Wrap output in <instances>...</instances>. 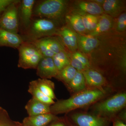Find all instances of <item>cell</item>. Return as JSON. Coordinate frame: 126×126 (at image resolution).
Returning <instances> with one entry per match:
<instances>
[{"label":"cell","mask_w":126,"mask_h":126,"mask_svg":"<svg viewBox=\"0 0 126 126\" xmlns=\"http://www.w3.org/2000/svg\"><path fill=\"white\" fill-rule=\"evenodd\" d=\"M104 93L101 90H87L80 92L67 99L59 100L50 106V113L54 115L69 112L90 105L101 98Z\"/></svg>","instance_id":"1"},{"label":"cell","mask_w":126,"mask_h":126,"mask_svg":"<svg viewBox=\"0 0 126 126\" xmlns=\"http://www.w3.org/2000/svg\"><path fill=\"white\" fill-rule=\"evenodd\" d=\"M68 2L65 0H36L33 18H46L58 23L65 15Z\"/></svg>","instance_id":"2"},{"label":"cell","mask_w":126,"mask_h":126,"mask_svg":"<svg viewBox=\"0 0 126 126\" xmlns=\"http://www.w3.org/2000/svg\"><path fill=\"white\" fill-rule=\"evenodd\" d=\"M60 28L58 22L40 18H33L29 27L24 34L20 35L23 41L31 42L56 35Z\"/></svg>","instance_id":"3"},{"label":"cell","mask_w":126,"mask_h":126,"mask_svg":"<svg viewBox=\"0 0 126 126\" xmlns=\"http://www.w3.org/2000/svg\"><path fill=\"white\" fill-rule=\"evenodd\" d=\"M19 53L18 67L24 69H36L43 56L33 44L23 41L18 49Z\"/></svg>","instance_id":"4"},{"label":"cell","mask_w":126,"mask_h":126,"mask_svg":"<svg viewBox=\"0 0 126 126\" xmlns=\"http://www.w3.org/2000/svg\"><path fill=\"white\" fill-rule=\"evenodd\" d=\"M20 0H14L0 16V28L14 33L19 34L18 7Z\"/></svg>","instance_id":"5"},{"label":"cell","mask_w":126,"mask_h":126,"mask_svg":"<svg viewBox=\"0 0 126 126\" xmlns=\"http://www.w3.org/2000/svg\"><path fill=\"white\" fill-rule=\"evenodd\" d=\"M35 0H20L18 7L19 34H24L33 18V12Z\"/></svg>","instance_id":"6"},{"label":"cell","mask_w":126,"mask_h":126,"mask_svg":"<svg viewBox=\"0 0 126 126\" xmlns=\"http://www.w3.org/2000/svg\"><path fill=\"white\" fill-rule=\"evenodd\" d=\"M126 104V94L121 93L98 104L96 106L95 110L102 114H110L121 110Z\"/></svg>","instance_id":"7"},{"label":"cell","mask_w":126,"mask_h":126,"mask_svg":"<svg viewBox=\"0 0 126 126\" xmlns=\"http://www.w3.org/2000/svg\"><path fill=\"white\" fill-rule=\"evenodd\" d=\"M36 74L41 79H51L56 78L59 71L55 65L52 58L43 57L36 68Z\"/></svg>","instance_id":"8"},{"label":"cell","mask_w":126,"mask_h":126,"mask_svg":"<svg viewBox=\"0 0 126 126\" xmlns=\"http://www.w3.org/2000/svg\"><path fill=\"white\" fill-rule=\"evenodd\" d=\"M56 35L61 40L64 45L70 50L75 51L78 48V35L67 26L60 28Z\"/></svg>","instance_id":"9"},{"label":"cell","mask_w":126,"mask_h":126,"mask_svg":"<svg viewBox=\"0 0 126 126\" xmlns=\"http://www.w3.org/2000/svg\"><path fill=\"white\" fill-rule=\"evenodd\" d=\"M51 105L44 103L32 97L25 107L29 116L50 113Z\"/></svg>","instance_id":"10"},{"label":"cell","mask_w":126,"mask_h":126,"mask_svg":"<svg viewBox=\"0 0 126 126\" xmlns=\"http://www.w3.org/2000/svg\"><path fill=\"white\" fill-rule=\"evenodd\" d=\"M23 42L19 34L11 33L0 28V47L6 46L18 49Z\"/></svg>","instance_id":"11"},{"label":"cell","mask_w":126,"mask_h":126,"mask_svg":"<svg viewBox=\"0 0 126 126\" xmlns=\"http://www.w3.org/2000/svg\"><path fill=\"white\" fill-rule=\"evenodd\" d=\"M72 118L78 126H105L106 125L103 118L88 114H75Z\"/></svg>","instance_id":"12"},{"label":"cell","mask_w":126,"mask_h":126,"mask_svg":"<svg viewBox=\"0 0 126 126\" xmlns=\"http://www.w3.org/2000/svg\"><path fill=\"white\" fill-rule=\"evenodd\" d=\"M57 119L55 115L52 113L28 116L23 119L22 123L29 126H46Z\"/></svg>","instance_id":"13"},{"label":"cell","mask_w":126,"mask_h":126,"mask_svg":"<svg viewBox=\"0 0 126 126\" xmlns=\"http://www.w3.org/2000/svg\"><path fill=\"white\" fill-rule=\"evenodd\" d=\"M102 7L104 12L111 17H117L125 10V4L120 0H105Z\"/></svg>","instance_id":"14"},{"label":"cell","mask_w":126,"mask_h":126,"mask_svg":"<svg viewBox=\"0 0 126 126\" xmlns=\"http://www.w3.org/2000/svg\"><path fill=\"white\" fill-rule=\"evenodd\" d=\"M75 7L77 10L84 14L98 16L104 13L101 6L92 1H79L75 4Z\"/></svg>","instance_id":"15"},{"label":"cell","mask_w":126,"mask_h":126,"mask_svg":"<svg viewBox=\"0 0 126 126\" xmlns=\"http://www.w3.org/2000/svg\"><path fill=\"white\" fill-rule=\"evenodd\" d=\"M78 35V46L81 51L88 53L95 48L98 44V40L90 35Z\"/></svg>","instance_id":"16"},{"label":"cell","mask_w":126,"mask_h":126,"mask_svg":"<svg viewBox=\"0 0 126 126\" xmlns=\"http://www.w3.org/2000/svg\"><path fill=\"white\" fill-rule=\"evenodd\" d=\"M112 17L106 14L99 16L96 26L89 35L93 36L98 35L110 30L112 26Z\"/></svg>","instance_id":"17"},{"label":"cell","mask_w":126,"mask_h":126,"mask_svg":"<svg viewBox=\"0 0 126 126\" xmlns=\"http://www.w3.org/2000/svg\"><path fill=\"white\" fill-rule=\"evenodd\" d=\"M82 72L86 82L89 86H99L104 83L105 79L103 76L95 70L88 69Z\"/></svg>","instance_id":"18"},{"label":"cell","mask_w":126,"mask_h":126,"mask_svg":"<svg viewBox=\"0 0 126 126\" xmlns=\"http://www.w3.org/2000/svg\"><path fill=\"white\" fill-rule=\"evenodd\" d=\"M34 81L38 88L46 96L53 99L56 98L54 92V83L52 81L47 79L41 78Z\"/></svg>","instance_id":"19"},{"label":"cell","mask_w":126,"mask_h":126,"mask_svg":"<svg viewBox=\"0 0 126 126\" xmlns=\"http://www.w3.org/2000/svg\"><path fill=\"white\" fill-rule=\"evenodd\" d=\"M66 20L74 30L79 33L83 34L87 32L83 21L82 16L79 14L68 15Z\"/></svg>","instance_id":"20"},{"label":"cell","mask_w":126,"mask_h":126,"mask_svg":"<svg viewBox=\"0 0 126 126\" xmlns=\"http://www.w3.org/2000/svg\"><path fill=\"white\" fill-rule=\"evenodd\" d=\"M28 92L32 95V97L44 103L52 105L55 103L53 99L46 96L38 88L34 81H32L30 83Z\"/></svg>","instance_id":"21"},{"label":"cell","mask_w":126,"mask_h":126,"mask_svg":"<svg viewBox=\"0 0 126 126\" xmlns=\"http://www.w3.org/2000/svg\"><path fill=\"white\" fill-rule=\"evenodd\" d=\"M45 43L50 50L55 54L65 50V48L60 39L50 36L40 39Z\"/></svg>","instance_id":"22"},{"label":"cell","mask_w":126,"mask_h":126,"mask_svg":"<svg viewBox=\"0 0 126 126\" xmlns=\"http://www.w3.org/2000/svg\"><path fill=\"white\" fill-rule=\"evenodd\" d=\"M52 59L55 65L59 72L66 66L70 64V57L65 50L55 54Z\"/></svg>","instance_id":"23"},{"label":"cell","mask_w":126,"mask_h":126,"mask_svg":"<svg viewBox=\"0 0 126 126\" xmlns=\"http://www.w3.org/2000/svg\"><path fill=\"white\" fill-rule=\"evenodd\" d=\"M86 81L82 72L77 71L75 76L68 84L70 89L74 92L83 90L86 87Z\"/></svg>","instance_id":"24"},{"label":"cell","mask_w":126,"mask_h":126,"mask_svg":"<svg viewBox=\"0 0 126 126\" xmlns=\"http://www.w3.org/2000/svg\"><path fill=\"white\" fill-rule=\"evenodd\" d=\"M77 72V70L70 64L59 71L56 78L68 84L74 78Z\"/></svg>","instance_id":"25"},{"label":"cell","mask_w":126,"mask_h":126,"mask_svg":"<svg viewBox=\"0 0 126 126\" xmlns=\"http://www.w3.org/2000/svg\"><path fill=\"white\" fill-rule=\"evenodd\" d=\"M82 16L83 21L86 32L91 33L94 30L98 21V16L89 14H80Z\"/></svg>","instance_id":"26"},{"label":"cell","mask_w":126,"mask_h":126,"mask_svg":"<svg viewBox=\"0 0 126 126\" xmlns=\"http://www.w3.org/2000/svg\"><path fill=\"white\" fill-rule=\"evenodd\" d=\"M20 124L12 120L7 111L0 107V126H19Z\"/></svg>","instance_id":"27"},{"label":"cell","mask_w":126,"mask_h":126,"mask_svg":"<svg viewBox=\"0 0 126 126\" xmlns=\"http://www.w3.org/2000/svg\"><path fill=\"white\" fill-rule=\"evenodd\" d=\"M126 28V12L122 13L119 16L117 20L116 30L119 32L124 31Z\"/></svg>","instance_id":"28"},{"label":"cell","mask_w":126,"mask_h":126,"mask_svg":"<svg viewBox=\"0 0 126 126\" xmlns=\"http://www.w3.org/2000/svg\"><path fill=\"white\" fill-rule=\"evenodd\" d=\"M70 65L75 68L77 71L82 72L83 71L88 69V68L84 65L77 59L72 56L71 58L70 57Z\"/></svg>","instance_id":"29"},{"label":"cell","mask_w":126,"mask_h":126,"mask_svg":"<svg viewBox=\"0 0 126 126\" xmlns=\"http://www.w3.org/2000/svg\"><path fill=\"white\" fill-rule=\"evenodd\" d=\"M72 56L77 59L87 67L89 68L90 67V64L88 59L80 52H74Z\"/></svg>","instance_id":"30"},{"label":"cell","mask_w":126,"mask_h":126,"mask_svg":"<svg viewBox=\"0 0 126 126\" xmlns=\"http://www.w3.org/2000/svg\"><path fill=\"white\" fill-rule=\"evenodd\" d=\"M14 0H0V16L3 12Z\"/></svg>","instance_id":"31"},{"label":"cell","mask_w":126,"mask_h":126,"mask_svg":"<svg viewBox=\"0 0 126 126\" xmlns=\"http://www.w3.org/2000/svg\"><path fill=\"white\" fill-rule=\"evenodd\" d=\"M113 126H126V124L121 121H117Z\"/></svg>","instance_id":"32"},{"label":"cell","mask_w":126,"mask_h":126,"mask_svg":"<svg viewBox=\"0 0 126 126\" xmlns=\"http://www.w3.org/2000/svg\"><path fill=\"white\" fill-rule=\"evenodd\" d=\"M105 0H92V1H93L96 3L98 4L99 5L102 7L103 4Z\"/></svg>","instance_id":"33"},{"label":"cell","mask_w":126,"mask_h":126,"mask_svg":"<svg viewBox=\"0 0 126 126\" xmlns=\"http://www.w3.org/2000/svg\"><path fill=\"white\" fill-rule=\"evenodd\" d=\"M49 126H65L63 123L61 122H58L56 123H54Z\"/></svg>","instance_id":"34"},{"label":"cell","mask_w":126,"mask_h":126,"mask_svg":"<svg viewBox=\"0 0 126 126\" xmlns=\"http://www.w3.org/2000/svg\"><path fill=\"white\" fill-rule=\"evenodd\" d=\"M19 126H27V125H25V124H23V123H20V125Z\"/></svg>","instance_id":"35"}]
</instances>
